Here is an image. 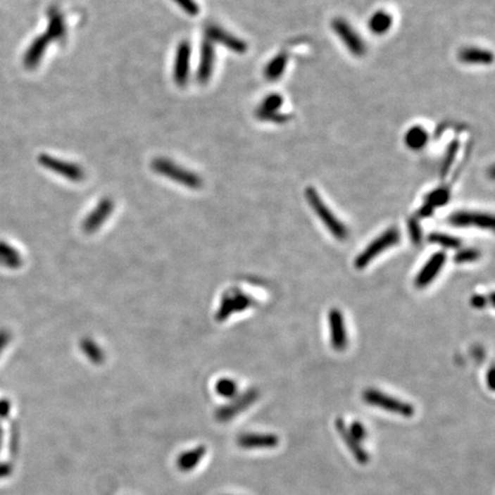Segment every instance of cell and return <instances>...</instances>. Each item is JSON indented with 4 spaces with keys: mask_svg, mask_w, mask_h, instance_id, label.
<instances>
[{
    "mask_svg": "<svg viewBox=\"0 0 495 495\" xmlns=\"http://www.w3.org/2000/svg\"><path fill=\"white\" fill-rule=\"evenodd\" d=\"M305 196L315 215L319 217L322 224L335 237V239L339 241L346 240L349 233L345 225L332 213V210L323 202L318 192L313 187H308L305 191Z\"/></svg>",
    "mask_w": 495,
    "mask_h": 495,
    "instance_id": "1",
    "label": "cell"
},
{
    "mask_svg": "<svg viewBox=\"0 0 495 495\" xmlns=\"http://www.w3.org/2000/svg\"><path fill=\"white\" fill-rule=\"evenodd\" d=\"M151 168L155 173H160L161 175L171 179L173 182H179L184 187L192 188V189H199L202 187L203 182L196 173L184 169L168 158H163V157L155 158L151 162Z\"/></svg>",
    "mask_w": 495,
    "mask_h": 495,
    "instance_id": "2",
    "label": "cell"
},
{
    "mask_svg": "<svg viewBox=\"0 0 495 495\" xmlns=\"http://www.w3.org/2000/svg\"><path fill=\"white\" fill-rule=\"evenodd\" d=\"M400 241V233L398 228L391 227L376 237L375 240L369 243L368 246L357 256L354 261V268L357 270L366 268L377 256L388 250L392 246H396Z\"/></svg>",
    "mask_w": 495,
    "mask_h": 495,
    "instance_id": "3",
    "label": "cell"
},
{
    "mask_svg": "<svg viewBox=\"0 0 495 495\" xmlns=\"http://www.w3.org/2000/svg\"><path fill=\"white\" fill-rule=\"evenodd\" d=\"M363 399L369 406L379 407L403 418H412L415 413V408L411 403L391 397L376 389H367L363 391Z\"/></svg>",
    "mask_w": 495,
    "mask_h": 495,
    "instance_id": "4",
    "label": "cell"
},
{
    "mask_svg": "<svg viewBox=\"0 0 495 495\" xmlns=\"http://www.w3.org/2000/svg\"><path fill=\"white\" fill-rule=\"evenodd\" d=\"M332 30L335 31V34L353 56H363L366 53V45L363 40L345 20H334Z\"/></svg>",
    "mask_w": 495,
    "mask_h": 495,
    "instance_id": "5",
    "label": "cell"
},
{
    "mask_svg": "<svg viewBox=\"0 0 495 495\" xmlns=\"http://www.w3.org/2000/svg\"><path fill=\"white\" fill-rule=\"evenodd\" d=\"M38 160H39V163L44 168H46V169L51 170L52 173H58V175L69 179V180H73V182H80L85 177L84 170L78 164L58 160V158L47 154L40 155Z\"/></svg>",
    "mask_w": 495,
    "mask_h": 495,
    "instance_id": "6",
    "label": "cell"
},
{
    "mask_svg": "<svg viewBox=\"0 0 495 495\" xmlns=\"http://www.w3.org/2000/svg\"><path fill=\"white\" fill-rule=\"evenodd\" d=\"M258 391L253 390V389L246 391L244 394L235 398L232 403H227V405H225V406L217 409L215 418H217L219 422L230 421L232 418L241 414L243 411L249 408V407L255 403L256 400L258 399Z\"/></svg>",
    "mask_w": 495,
    "mask_h": 495,
    "instance_id": "7",
    "label": "cell"
},
{
    "mask_svg": "<svg viewBox=\"0 0 495 495\" xmlns=\"http://www.w3.org/2000/svg\"><path fill=\"white\" fill-rule=\"evenodd\" d=\"M449 224L456 227H475L483 228V230H493L494 227V218L492 215L482 213H471V211H458L452 213L449 217Z\"/></svg>",
    "mask_w": 495,
    "mask_h": 495,
    "instance_id": "8",
    "label": "cell"
},
{
    "mask_svg": "<svg viewBox=\"0 0 495 495\" xmlns=\"http://www.w3.org/2000/svg\"><path fill=\"white\" fill-rule=\"evenodd\" d=\"M191 44L187 40L179 43L175 52V65H173V80L178 87L187 85L189 77V62H191Z\"/></svg>",
    "mask_w": 495,
    "mask_h": 495,
    "instance_id": "9",
    "label": "cell"
},
{
    "mask_svg": "<svg viewBox=\"0 0 495 495\" xmlns=\"http://www.w3.org/2000/svg\"><path fill=\"white\" fill-rule=\"evenodd\" d=\"M206 38L211 40L213 43L222 44L223 46L239 54L246 53L248 49V45L242 39L235 37L234 35L230 34L217 25H206Z\"/></svg>",
    "mask_w": 495,
    "mask_h": 495,
    "instance_id": "10",
    "label": "cell"
},
{
    "mask_svg": "<svg viewBox=\"0 0 495 495\" xmlns=\"http://www.w3.org/2000/svg\"><path fill=\"white\" fill-rule=\"evenodd\" d=\"M447 256L443 251H438L427 259L425 266L420 270L415 279V286L423 289L429 286L438 277L446 263Z\"/></svg>",
    "mask_w": 495,
    "mask_h": 495,
    "instance_id": "11",
    "label": "cell"
},
{
    "mask_svg": "<svg viewBox=\"0 0 495 495\" xmlns=\"http://www.w3.org/2000/svg\"><path fill=\"white\" fill-rule=\"evenodd\" d=\"M328 325L330 330V342L336 351H343L348 345V334L345 328L344 317L339 308H332L328 312Z\"/></svg>",
    "mask_w": 495,
    "mask_h": 495,
    "instance_id": "12",
    "label": "cell"
},
{
    "mask_svg": "<svg viewBox=\"0 0 495 495\" xmlns=\"http://www.w3.org/2000/svg\"><path fill=\"white\" fill-rule=\"evenodd\" d=\"M215 46L211 40L204 38L201 44L200 62L197 68L196 78L200 84H206L213 77L215 68Z\"/></svg>",
    "mask_w": 495,
    "mask_h": 495,
    "instance_id": "13",
    "label": "cell"
},
{
    "mask_svg": "<svg viewBox=\"0 0 495 495\" xmlns=\"http://www.w3.org/2000/svg\"><path fill=\"white\" fill-rule=\"evenodd\" d=\"M335 427L342 439L344 441L345 445L348 446L351 454L354 456L356 461L360 465H367L369 462V454L363 449V447L360 445L357 439H354L349 432L348 427L345 425L344 421L342 418H336Z\"/></svg>",
    "mask_w": 495,
    "mask_h": 495,
    "instance_id": "14",
    "label": "cell"
},
{
    "mask_svg": "<svg viewBox=\"0 0 495 495\" xmlns=\"http://www.w3.org/2000/svg\"><path fill=\"white\" fill-rule=\"evenodd\" d=\"M280 443L277 434H243L237 437V444L244 449H274Z\"/></svg>",
    "mask_w": 495,
    "mask_h": 495,
    "instance_id": "15",
    "label": "cell"
},
{
    "mask_svg": "<svg viewBox=\"0 0 495 495\" xmlns=\"http://www.w3.org/2000/svg\"><path fill=\"white\" fill-rule=\"evenodd\" d=\"M114 209V203L109 199H104L100 201V203L96 206V209L93 210L92 213L87 215L85 222H84V231L87 233H93L96 232L104 223L106 219L111 215Z\"/></svg>",
    "mask_w": 495,
    "mask_h": 495,
    "instance_id": "16",
    "label": "cell"
},
{
    "mask_svg": "<svg viewBox=\"0 0 495 495\" xmlns=\"http://www.w3.org/2000/svg\"><path fill=\"white\" fill-rule=\"evenodd\" d=\"M49 43H51V39L45 34L39 35L38 37L32 40V43L30 44V46L27 49L25 58H23V63H25V68L35 69L38 67L44 54L46 52Z\"/></svg>",
    "mask_w": 495,
    "mask_h": 495,
    "instance_id": "17",
    "label": "cell"
},
{
    "mask_svg": "<svg viewBox=\"0 0 495 495\" xmlns=\"http://www.w3.org/2000/svg\"><path fill=\"white\" fill-rule=\"evenodd\" d=\"M47 16H49V25H47V31L45 35L51 39V42L52 40L62 42L67 35L65 18L62 15V13L60 12L58 7H51L47 12Z\"/></svg>",
    "mask_w": 495,
    "mask_h": 495,
    "instance_id": "18",
    "label": "cell"
},
{
    "mask_svg": "<svg viewBox=\"0 0 495 495\" xmlns=\"http://www.w3.org/2000/svg\"><path fill=\"white\" fill-rule=\"evenodd\" d=\"M206 446H197L195 449H189L187 452L182 453L177 460V467L179 470L184 471V472L194 470L195 467L206 456Z\"/></svg>",
    "mask_w": 495,
    "mask_h": 495,
    "instance_id": "19",
    "label": "cell"
},
{
    "mask_svg": "<svg viewBox=\"0 0 495 495\" xmlns=\"http://www.w3.org/2000/svg\"><path fill=\"white\" fill-rule=\"evenodd\" d=\"M251 304L249 297H246L243 294H237V295L231 297L227 296L223 301L222 308H219V318L225 319L228 315H231L233 311H243L246 308H249Z\"/></svg>",
    "mask_w": 495,
    "mask_h": 495,
    "instance_id": "20",
    "label": "cell"
},
{
    "mask_svg": "<svg viewBox=\"0 0 495 495\" xmlns=\"http://www.w3.org/2000/svg\"><path fill=\"white\" fill-rule=\"evenodd\" d=\"M458 58L462 62L469 65H491L493 62L492 53L476 47L462 49Z\"/></svg>",
    "mask_w": 495,
    "mask_h": 495,
    "instance_id": "21",
    "label": "cell"
},
{
    "mask_svg": "<svg viewBox=\"0 0 495 495\" xmlns=\"http://www.w3.org/2000/svg\"><path fill=\"white\" fill-rule=\"evenodd\" d=\"M22 263L21 253L8 243L0 241V266L16 270L21 268Z\"/></svg>",
    "mask_w": 495,
    "mask_h": 495,
    "instance_id": "22",
    "label": "cell"
},
{
    "mask_svg": "<svg viewBox=\"0 0 495 495\" xmlns=\"http://www.w3.org/2000/svg\"><path fill=\"white\" fill-rule=\"evenodd\" d=\"M287 63H288V56L286 53H280L277 56H274L265 68V78L270 82L279 80L286 70Z\"/></svg>",
    "mask_w": 495,
    "mask_h": 495,
    "instance_id": "23",
    "label": "cell"
},
{
    "mask_svg": "<svg viewBox=\"0 0 495 495\" xmlns=\"http://www.w3.org/2000/svg\"><path fill=\"white\" fill-rule=\"evenodd\" d=\"M392 16L384 11H379L369 20V29L375 35H383L390 30Z\"/></svg>",
    "mask_w": 495,
    "mask_h": 495,
    "instance_id": "24",
    "label": "cell"
},
{
    "mask_svg": "<svg viewBox=\"0 0 495 495\" xmlns=\"http://www.w3.org/2000/svg\"><path fill=\"white\" fill-rule=\"evenodd\" d=\"M427 131L421 127H411L405 137V142L407 147L413 151H420L427 145Z\"/></svg>",
    "mask_w": 495,
    "mask_h": 495,
    "instance_id": "25",
    "label": "cell"
},
{
    "mask_svg": "<svg viewBox=\"0 0 495 495\" xmlns=\"http://www.w3.org/2000/svg\"><path fill=\"white\" fill-rule=\"evenodd\" d=\"M429 241L436 243V244H439L440 246H444L446 249H456V248H460V246H461V240L460 239L449 235V234H430L429 235Z\"/></svg>",
    "mask_w": 495,
    "mask_h": 495,
    "instance_id": "26",
    "label": "cell"
},
{
    "mask_svg": "<svg viewBox=\"0 0 495 495\" xmlns=\"http://www.w3.org/2000/svg\"><path fill=\"white\" fill-rule=\"evenodd\" d=\"M449 191L446 188H438V189H434V192H431L430 194L425 197V202L427 204H430L431 206H445V204L449 202Z\"/></svg>",
    "mask_w": 495,
    "mask_h": 495,
    "instance_id": "27",
    "label": "cell"
},
{
    "mask_svg": "<svg viewBox=\"0 0 495 495\" xmlns=\"http://www.w3.org/2000/svg\"><path fill=\"white\" fill-rule=\"evenodd\" d=\"M458 142H453L451 145L447 148L446 155H445V158H444L443 165H441V170H440V173H441V177L445 178L447 173H449V169L452 166L453 162L456 161V154H458Z\"/></svg>",
    "mask_w": 495,
    "mask_h": 495,
    "instance_id": "28",
    "label": "cell"
},
{
    "mask_svg": "<svg viewBox=\"0 0 495 495\" xmlns=\"http://www.w3.org/2000/svg\"><path fill=\"white\" fill-rule=\"evenodd\" d=\"M215 390H217V394H218L219 396H222V397L232 398L237 394V383L232 381V380H222V381H219L218 383H217Z\"/></svg>",
    "mask_w": 495,
    "mask_h": 495,
    "instance_id": "29",
    "label": "cell"
},
{
    "mask_svg": "<svg viewBox=\"0 0 495 495\" xmlns=\"http://www.w3.org/2000/svg\"><path fill=\"white\" fill-rule=\"evenodd\" d=\"M259 120L265 122H272V123L282 124L289 120L290 117L287 115L280 114L279 111H257L256 113Z\"/></svg>",
    "mask_w": 495,
    "mask_h": 495,
    "instance_id": "30",
    "label": "cell"
},
{
    "mask_svg": "<svg viewBox=\"0 0 495 495\" xmlns=\"http://www.w3.org/2000/svg\"><path fill=\"white\" fill-rule=\"evenodd\" d=\"M480 257V250L474 249V248H467L462 249L456 253L454 257V262L458 264H465V263L475 262Z\"/></svg>",
    "mask_w": 495,
    "mask_h": 495,
    "instance_id": "31",
    "label": "cell"
},
{
    "mask_svg": "<svg viewBox=\"0 0 495 495\" xmlns=\"http://www.w3.org/2000/svg\"><path fill=\"white\" fill-rule=\"evenodd\" d=\"M282 105L283 98L280 94H271L264 99L262 106L258 109L264 111H279Z\"/></svg>",
    "mask_w": 495,
    "mask_h": 495,
    "instance_id": "32",
    "label": "cell"
},
{
    "mask_svg": "<svg viewBox=\"0 0 495 495\" xmlns=\"http://www.w3.org/2000/svg\"><path fill=\"white\" fill-rule=\"evenodd\" d=\"M186 14L191 16H196L200 13V7L195 0H173Z\"/></svg>",
    "mask_w": 495,
    "mask_h": 495,
    "instance_id": "33",
    "label": "cell"
},
{
    "mask_svg": "<svg viewBox=\"0 0 495 495\" xmlns=\"http://www.w3.org/2000/svg\"><path fill=\"white\" fill-rule=\"evenodd\" d=\"M349 432L351 436L357 439L358 441H363L367 437L366 427H363V423L359 421H354L351 423L350 427H348Z\"/></svg>",
    "mask_w": 495,
    "mask_h": 495,
    "instance_id": "34",
    "label": "cell"
},
{
    "mask_svg": "<svg viewBox=\"0 0 495 495\" xmlns=\"http://www.w3.org/2000/svg\"><path fill=\"white\" fill-rule=\"evenodd\" d=\"M408 230L409 234H411V239H412L413 242L416 243V244L421 242V227H420V225L418 224L415 219H411V220H409Z\"/></svg>",
    "mask_w": 495,
    "mask_h": 495,
    "instance_id": "35",
    "label": "cell"
},
{
    "mask_svg": "<svg viewBox=\"0 0 495 495\" xmlns=\"http://www.w3.org/2000/svg\"><path fill=\"white\" fill-rule=\"evenodd\" d=\"M11 342V332L6 330H0V353L5 350Z\"/></svg>",
    "mask_w": 495,
    "mask_h": 495,
    "instance_id": "36",
    "label": "cell"
},
{
    "mask_svg": "<svg viewBox=\"0 0 495 495\" xmlns=\"http://www.w3.org/2000/svg\"><path fill=\"white\" fill-rule=\"evenodd\" d=\"M11 411V403L8 400H0V418H5L8 416Z\"/></svg>",
    "mask_w": 495,
    "mask_h": 495,
    "instance_id": "37",
    "label": "cell"
},
{
    "mask_svg": "<svg viewBox=\"0 0 495 495\" xmlns=\"http://www.w3.org/2000/svg\"><path fill=\"white\" fill-rule=\"evenodd\" d=\"M471 304L474 308H482L486 305V299L482 295H475L472 299H471Z\"/></svg>",
    "mask_w": 495,
    "mask_h": 495,
    "instance_id": "38",
    "label": "cell"
},
{
    "mask_svg": "<svg viewBox=\"0 0 495 495\" xmlns=\"http://www.w3.org/2000/svg\"><path fill=\"white\" fill-rule=\"evenodd\" d=\"M13 472L12 465L8 463H0V480L11 476Z\"/></svg>",
    "mask_w": 495,
    "mask_h": 495,
    "instance_id": "39",
    "label": "cell"
},
{
    "mask_svg": "<svg viewBox=\"0 0 495 495\" xmlns=\"http://www.w3.org/2000/svg\"><path fill=\"white\" fill-rule=\"evenodd\" d=\"M434 206H431L430 204L425 203V206H422L421 209H420V215L421 217H429V215H432L434 213Z\"/></svg>",
    "mask_w": 495,
    "mask_h": 495,
    "instance_id": "40",
    "label": "cell"
},
{
    "mask_svg": "<svg viewBox=\"0 0 495 495\" xmlns=\"http://www.w3.org/2000/svg\"><path fill=\"white\" fill-rule=\"evenodd\" d=\"M489 377H487V384H489V389L491 390H493L494 389V385H493V376H494V369H491L489 372Z\"/></svg>",
    "mask_w": 495,
    "mask_h": 495,
    "instance_id": "41",
    "label": "cell"
},
{
    "mask_svg": "<svg viewBox=\"0 0 495 495\" xmlns=\"http://www.w3.org/2000/svg\"><path fill=\"white\" fill-rule=\"evenodd\" d=\"M1 436H3V430H1V427H0V445H1Z\"/></svg>",
    "mask_w": 495,
    "mask_h": 495,
    "instance_id": "42",
    "label": "cell"
}]
</instances>
